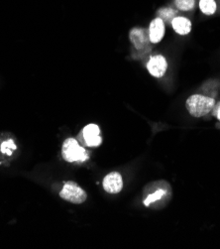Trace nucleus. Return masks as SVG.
Instances as JSON below:
<instances>
[{"instance_id":"obj_12","label":"nucleus","mask_w":220,"mask_h":249,"mask_svg":"<svg viewBox=\"0 0 220 249\" xmlns=\"http://www.w3.org/2000/svg\"><path fill=\"white\" fill-rule=\"evenodd\" d=\"M164 195H165V191H163V190L157 191L156 193H154L153 195H150L148 197L146 198V200L144 201V205L148 207V206L151 205L152 203H154V202L160 200V198H161Z\"/></svg>"},{"instance_id":"obj_5","label":"nucleus","mask_w":220,"mask_h":249,"mask_svg":"<svg viewBox=\"0 0 220 249\" xmlns=\"http://www.w3.org/2000/svg\"><path fill=\"white\" fill-rule=\"evenodd\" d=\"M83 135L86 145L89 147L100 146L102 141L100 127L96 124H88V125H86L83 130Z\"/></svg>"},{"instance_id":"obj_1","label":"nucleus","mask_w":220,"mask_h":249,"mask_svg":"<svg viewBox=\"0 0 220 249\" xmlns=\"http://www.w3.org/2000/svg\"><path fill=\"white\" fill-rule=\"evenodd\" d=\"M215 106L214 99L208 96L193 94L187 98L186 107L190 115L194 117H202L212 110Z\"/></svg>"},{"instance_id":"obj_7","label":"nucleus","mask_w":220,"mask_h":249,"mask_svg":"<svg viewBox=\"0 0 220 249\" xmlns=\"http://www.w3.org/2000/svg\"><path fill=\"white\" fill-rule=\"evenodd\" d=\"M165 35V23L160 17L155 18L149 27V37L152 43H159Z\"/></svg>"},{"instance_id":"obj_2","label":"nucleus","mask_w":220,"mask_h":249,"mask_svg":"<svg viewBox=\"0 0 220 249\" xmlns=\"http://www.w3.org/2000/svg\"><path fill=\"white\" fill-rule=\"evenodd\" d=\"M62 154L68 162H84L88 159V155L85 149L80 146L75 138H68L62 147Z\"/></svg>"},{"instance_id":"obj_10","label":"nucleus","mask_w":220,"mask_h":249,"mask_svg":"<svg viewBox=\"0 0 220 249\" xmlns=\"http://www.w3.org/2000/svg\"><path fill=\"white\" fill-rule=\"evenodd\" d=\"M200 8L205 15H212L216 11V2L214 0H201Z\"/></svg>"},{"instance_id":"obj_14","label":"nucleus","mask_w":220,"mask_h":249,"mask_svg":"<svg viewBox=\"0 0 220 249\" xmlns=\"http://www.w3.org/2000/svg\"><path fill=\"white\" fill-rule=\"evenodd\" d=\"M160 18L164 20H170L172 18H174V16L176 15V12L173 11L170 8H163L162 10H160L159 12Z\"/></svg>"},{"instance_id":"obj_3","label":"nucleus","mask_w":220,"mask_h":249,"mask_svg":"<svg viewBox=\"0 0 220 249\" xmlns=\"http://www.w3.org/2000/svg\"><path fill=\"white\" fill-rule=\"evenodd\" d=\"M60 196L63 200L77 205L85 203L87 197L86 193L78 184L73 182H68L65 184Z\"/></svg>"},{"instance_id":"obj_11","label":"nucleus","mask_w":220,"mask_h":249,"mask_svg":"<svg viewBox=\"0 0 220 249\" xmlns=\"http://www.w3.org/2000/svg\"><path fill=\"white\" fill-rule=\"evenodd\" d=\"M175 3L180 10L188 11L194 7V0H175Z\"/></svg>"},{"instance_id":"obj_9","label":"nucleus","mask_w":220,"mask_h":249,"mask_svg":"<svg viewBox=\"0 0 220 249\" xmlns=\"http://www.w3.org/2000/svg\"><path fill=\"white\" fill-rule=\"evenodd\" d=\"M174 30L180 35H186L191 30V22L186 17H176L172 21Z\"/></svg>"},{"instance_id":"obj_8","label":"nucleus","mask_w":220,"mask_h":249,"mask_svg":"<svg viewBox=\"0 0 220 249\" xmlns=\"http://www.w3.org/2000/svg\"><path fill=\"white\" fill-rule=\"evenodd\" d=\"M130 39H131L133 45L138 50L143 49L150 41L149 33L147 34L145 29H139V28H135V29L131 30Z\"/></svg>"},{"instance_id":"obj_4","label":"nucleus","mask_w":220,"mask_h":249,"mask_svg":"<svg viewBox=\"0 0 220 249\" xmlns=\"http://www.w3.org/2000/svg\"><path fill=\"white\" fill-rule=\"evenodd\" d=\"M147 69H148L149 72L153 77L162 78L167 71L168 63L163 56H154L149 60L148 64H147Z\"/></svg>"},{"instance_id":"obj_6","label":"nucleus","mask_w":220,"mask_h":249,"mask_svg":"<svg viewBox=\"0 0 220 249\" xmlns=\"http://www.w3.org/2000/svg\"><path fill=\"white\" fill-rule=\"evenodd\" d=\"M103 188L109 194H118L123 188V181L119 173L112 172L104 178Z\"/></svg>"},{"instance_id":"obj_15","label":"nucleus","mask_w":220,"mask_h":249,"mask_svg":"<svg viewBox=\"0 0 220 249\" xmlns=\"http://www.w3.org/2000/svg\"><path fill=\"white\" fill-rule=\"evenodd\" d=\"M216 116H217V118L220 120V104H219V106L217 107V108H216Z\"/></svg>"},{"instance_id":"obj_13","label":"nucleus","mask_w":220,"mask_h":249,"mask_svg":"<svg viewBox=\"0 0 220 249\" xmlns=\"http://www.w3.org/2000/svg\"><path fill=\"white\" fill-rule=\"evenodd\" d=\"M16 149V145L14 144V142L12 140H8L2 143L1 145V152L4 154H8L11 155L12 151Z\"/></svg>"}]
</instances>
